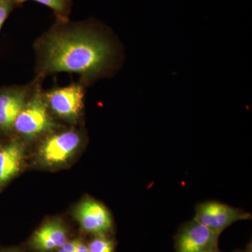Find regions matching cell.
<instances>
[{
	"mask_svg": "<svg viewBox=\"0 0 252 252\" xmlns=\"http://www.w3.org/2000/svg\"><path fill=\"white\" fill-rule=\"evenodd\" d=\"M23 158V147L18 142L0 147V187L6 185L19 172Z\"/></svg>",
	"mask_w": 252,
	"mask_h": 252,
	"instance_id": "cell-9",
	"label": "cell"
},
{
	"mask_svg": "<svg viewBox=\"0 0 252 252\" xmlns=\"http://www.w3.org/2000/svg\"><path fill=\"white\" fill-rule=\"evenodd\" d=\"M13 252V251H4V252Z\"/></svg>",
	"mask_w": 252,
	"mask_h": 252,
	"instance_id": "cell-18",
	"label": "cell"
},
{
	"mask_svg": "<svg viewBox=\"0 0 252 252\" xmlns=\"http://www.w3.org/2000/svg\"><path fill=\"white\" fill-rule=\"evenodd\" d=\"M220 236L193 219L182 225L176 235V252H203L217 248Z\"/></svg>",
	"mask_w": 252,
	"mask_h": 252,
	"instance_id": "cell-5",
	"label": "cell"
},
{
	"mask_svg": "<svg viewBox=\"0 0 252 252\" xmlns=\"http://www.w3.org/2000/svg\"><path fill=\"white\" fill-rule=\"evenodd\" d=\"M89 252L88 246L80 240H78L77 247H76L75 252Z\"/></svg>",
	"mask_w": 252,
	"mask_h": 252,
	"instance_id": "cell-15",
	"label": "cell"
},
{
	"mask_svg": "<svg viewBox=\"0 0 252 252\" xmlns=\"http://www.w3.org/2000/svg\"><path fill=\"white\" fill-rule=\"evenodd\" d=\"M34 47L39 80L56 73H72L87 86L109 77L119 67L117 44L103 26L93 20H56Z\"/></svg>",
	"mask_w": 252,
	"mask_h": 252,
	"instance_id": "cell-1",
	"label": "cell"
},
{
	"mask_svg": "<svg viewBox=\"0 0 252 252\" xmlns=\"http://www.w3.org/2000/svg\"><path fill=\"white\" fill-rule=\"evenodd\" d=\"M20 5L29 0H17ZM47 6L54 11L56 20L66 21L69 19L73 4L72 0H31Z\"/></svg>",
	"mask_w": 252,
	"mask_h": 252,
	"instance_id": "cell-10",
	"label": "cell"
},
{
	"mask_svg": "<svg viewBox=\"0 0 252 252\" xmlns=\"http://www.w3.org/2000/svg\"><path fill=\"white\" fill-rule=\"evenodd\" d=\"M34 79L25 86H11L0 88V128L9 131L14 127L19 113L26 105L36 83Z\"/></svg>",
	"mask_w": 252,
	"mask_h": 252,
	"instance_id": "cell-6",
	"label": "cell"
},
{
	"mask_svg": "<svg viewBox=\"0 0 252 252\" xmlns=\"http://www.w3.org/2000/svg\"><path fill=\"white\" fill-rule=\"evenodd\" d=\"M234 252H252V243L249 244L247 248L245 249V250H237Z\"/></svg>",
	"mask_w": 252,
	"mask_h": 252,
	"instance_id": "cell-16",
	"label": "cell"
},
{
	"mask_svg": "<svg viewBox=\"0 0 252 252\" xmlns=\"http://www.w3.org/2000/svg\"><path fill=\"white\" fill-rule=\"evenodd\" d=\"M75 217L81 228L94 235H107L112 230L113 220L107 207L87 199L77 207Z\"/></svg>",
	"mask_w": 252,
	"mask_h": 252,
	"instance_id": "cell-7",
	"label": "cell"
},
{
	"mask_svg": "<svg viewBox=\"0 0 252 252\" xmlns=\"http://www.w3.org/2000/svg\"><path fill=\"white\" fill-rule=\"evenodd\" d=\"M115 244L107 235H95L88 245L89 252H114Z\"/></svg>",
	"mask_w": 252,
	"mask_h": 252,
	"instance_id": "cell-12",
	"label": "cell"
},
{
	"mask_svg": "<svg viewBox=\"0 0 252 252\" xmlns=\"http://www.w3.org/2000/svg\"><path fill=\"white\" fill-rule=\"evenodd\" d=\"M41 81L36 83L31 97L16 117L14 127L18 133L28 137H36L55 127L54 121L41 90Z\"/></svg>",
	"mask_w": 252,
	"mask_h": 252,
	"instance_id": "cell-2",
	"label": "cell"
},
{
	"mask_svg": "<svg viewBox=\"0 0 252 252\" xmlns=\"http://www.w3.org/2000/svg\"><path fill=\"white\" fill-rule=\"evenodd\" d=\"M18 6L17 0H0V31L10 14Z\"/></svg>",
	"mask_w": 252,
	"mask_h": 252,
	"instance_id": "cell-13",
	"label": "cell"
},
{
	"mask_svg": "<svg viewBox=\"0 0 252 252\" xmlns=\"http://www.w3.org/2000/svg\"><path fill=\"white\" fill-rule=\"evenodd\" d=\"M251 214L241 209L217 201L199 203L193 219L218 234L239 220H248Z\"/></svg>",
	"mask_w": 252,
	"mask_h": 252,
	"instance_id": "cell-4",
	"label": "cell"
},
{
	"mask_svg": "<svg viewBox=\"0 0 252 252\" xmlns=\"http://www.w3.org/2000/svg\"><path fill=\"white\" fill-rule=\"evenodd\" d=\"M78 240L66 242L62 247L60 248L59 252H74L77 247Z\"/></svg>",
	"mask_w": 252,
	"mask_h": 252,
	"instance_id": "cell-14",
	"label": "cell"
},
{
	"mask_svg": "<svg viewBox=\"0 0 252 252\" xmlns=\"http://www.w3.org/2000/svg\"><path fill=\"white\" fill-rule=\"evenodd\" d=\"M79 133L74 130L64 131L49 137L42 144L40 155L49 165L66 161L81 143Z\"/></svg>",
	"mask_w": 252,
	"mask_h": 252,
	"instance_id": "cell-8",
	"label": "cell"
},
{
	"mask_svg": "<svg viewBox=\"0 0 252 252\" xmlns=\"http://www.w3.org/2000/svg\"><path fill=\"white\" fill-rule=\"evenodd\" d=\"M203 252H222L219 250V248L212 249V250H207V251H204Z\"/></svg>",
	"mask_w": 252,
	"mask_h": 252,
	"instance_id": "cell-17",
	"label": "cell"
},
{
	"mask_svg": "<svg viewBox=\"0 0 252 252\" xmlns=\"http://www.w3.org/2000/svg\"><path fill=\"white\" fill-rule=\"evenodd\" d=\"M85 86L79 83L43 93L48 108L57 117L74 122L84 109Z\"/></svg>",
	"mask_w": 252,
	"mask_h": 252,
	"instance_id": "cell-3",
	"label": "cell"
},
{
	"mask_svg": "<svg viewBox=\"0 0 252 252\" xmlns=\"http://www.w3.org/2000/svg\"><path fill=\"white\" fill-rule=\"evenodd\" d=\"M41 228L45 231L56 248H60L67 242V233L63 225L59 221H50Z\"/></svg>",
	"mask_w": 252,
	"mask_h": 252,
	"instance_id": "cell-11",
	"label": "cell"
}]
</instances>
